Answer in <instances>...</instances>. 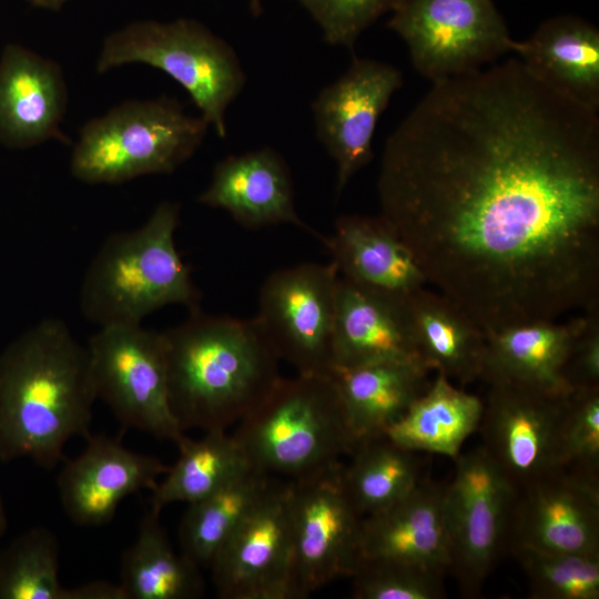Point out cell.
Segmentation results:
<instances>
[{"mask_svg": "<svg viewBox=\"0 0 599 599\" xmlns=\"http://www.w3.org/2000/svg\"><path fill=\"white\" fill-rule=\"evenodd\" d=\"M377 193L427 284L486 335L599 305V115L518 58L432 82Z\"/></svg>", "mask_w": 599, "mask_h": 599, "instance_id": "obj_1", "label": "cell"}, {"mask_svg": "<svg viewBox=\"0 0 599 599\" xmlns=\"http://www.w3.org/2000/svg\"><path fill=\"white\" fill-rule=\"evenodd\" d=\"M95 399L88 347L58 318L29 327L0 353V461L54 468L91 434Z\"/></svg>", "mask_w": 599, "mask_h": 599, "instance_id": "obj_2", "label": "cell"}, {"mask_svg": "<svg viewBox=\"0 0 599 599\" xmlns=\"http://www.w3.org/2000/svg\"><path fill=\"white\" fill-rule=\"evenodd\" d=\"M164 335L170 405L184 433L227 430L281 377L280 358L255 317L197 308Z\"/></svg>", "mask_w": 599, "mask_h": 599, "instance_id": "obj_3", "label": "cell"}, {"mask_svg": "<svg viewBox=\"0 0 599 599\" xmlns=\"http://www.w3.org/2000/svg\"><path fill=\"white\" fill-rule=\"evenodd\" d=\"M180 209L163 201L138 229L109 236L80 288L84 317L99 326L141 324L169 305L199 308L200 292L175 244Z\"/></svg>", "mask_w": 599, "mask_h": 599, "instance_id": "obj_4", "label": "cell"}, {"mask_svg": "<svg viewBox=\"0 0 599 599\" xmlns=\"http://www.w3.org/2000/svg\"><path fill=\"white\" fill-rule=\"evenodd\" d=\"M232 433L252 468L296 479L342 457L357 445L332 375L280 377Z\"/></svg>", "mask_w": 599, "mask_h": 599, "instance_id": "obj_5", "label": "cell"}, {"mask_svg": "<svg viewBox=\"0 0 599 599\" xmlns=\"http://www.w3.org/2000/svg\"><path fill=\"white\" fill-rule=\"evenodd\" d=\"M209 128L174 98L126 101L83 125L70 170L91 184L170 174L193 156Z\"/></svg>", "mask_w": 599, "mask_h": 599, "instance_id": "obj_6", "label": "cell"}, {"mask_svg": "<svg viewBox=\"0 0 599 599\" xmlns=\"http://www.w3.org/2000/svg\"><path fill=\"white\" fill-rule=\"evenodd\" d=\"M130 63H143L171 77L215 133L226 136V111L243 91L246 74L225 40L191 19L133 22L104 39L97 71Z\"/></svg>", "mask_w": 599, "mask_h": 599, "instance_id": "obj_7", "label": "cell"}, {"mask_svg": "<svg viewBox=\"0 0 599 599\" xmlns=\"http://www.w3.org/2000/svg\"><path fill=\"white\" fill-rule=\"evenodd\" d=\"M87 347L97 397L124 427L176 446L186 437L170 405L164 332L141 324L105 325Z\"/></svg>", "mask_w": 599, "mask_h": 599, "instance_id": "obj_8", "label": "cell"}, {"mask_svg": "<svg viewBox=\"0 0 599 599\" xmlns=\"http://www.w3.org/2000/svg\"><path fill=\"white\" fill-rule=\"evenodd\" d=\"M387 28L432 82L480 70L517 44L494 0H402Z\"/></svg>", "mask_w": 599, "mask_h": 599, "instance_id": "obj_9", "label": "cell"}, {"mask_svg": "<svg viewBox=\"0 0 599 599\" xmlns=\"http://www.w3.org/2000/svg\"><path fill=\"white\" fill-rule=\"evenodd\" d=\"M343 464L290 479L294 599L351 578L359 561L363 516L345 490Z\"/></svg>", "mask_w": 599, "mask_h": 599, "instance_id": "obj_10", "label": "cell"}, {"mask_svg": "<svg viewBox=\"0 0 599 599\" xmlns=\"http://www.w3.org/2000/svg\"><path fill=\"white\" fill-rule=\"evenodd\" d=\"M339 274L335 264L301 263L263 282L255 316L277 357L297 374L333 373V336Z\"/></svg>", "mask_w": 599, "mask_h": 599, "instance_id": "obj_11", "label": "cell"}, {"mask_svg": "<svg viewBox=\"0 0 599 599\" xmlns=\"http://www.w3.org/2000/svg\"><path fill=\"white\" fill-rule=\"evenodd\" d=\"M446 486L449 572L464 595L479 593L507 545L517 489L483 446L459 454Z\"/></svg>", "mask_w": 599, "mask_h": 599, "instance_id": "obj_12", "label": "cell"}, {"mask_svg": "<svg viewBox=\"0 0 599 599\" xmlns=\"http://www.w3.org/2000/svg\"><path fill=\"white\" fill-rule=\"evenodd\" d=\"M478 430L483 448L515 488L559 468L560 434L569 394L491 382Z\"/></svg>", "mask_w": 599, "mask_h": 599, "instance_id": "obj_13", "label": "cell"}, {"mask_svg": "<svg viewBox=\"0 0 599 599\" xmlns=\"http://www.w3.org/2000/svg\"><path fill=\"white\" fill-rule=\"evenodd\" d=\"M291 480L274 477L210 565L222 599H294Z\"/></svg>", "mask_w": 599, "mask_h": 599, "instance_id": "obj_14", "label": "cell"}, {"mask_svg": "<svg viewBox=\"0 0 599 599\" xmlns=\"http://www.w3.org/2000/svg\"><path fill=\"white\" fill-rule=\"evenodd\" d=\"M402 85L403 73L396 67L354 57L348 69L314 99L316 136L336 163L337 194L372 161L377 122Z\"/></svg>", "mask_w": 599, "mask_h": 599, "instance_id": "obj_15", "label": "cell"}, {"mask_svg": "<svg viewBox=\"0 0 599 599\" xmlns=\"http://www.w3.org/2000/svg\"><path fill=\"white\" fill-rule=\"evenodd\" d=\"M507 545L599 556V479L559 468L519 488Z\"/></svg>", "mask_w": 599, "mask_h": 599, "instance_id": "obj_16", "label": "cell"}, {"mask_svg": "<svg viewBox=\"0 0 599 599\" xmlns=\"http://www.w3.org/2000/svg\"><path fill=\"white\" fill-rule=\"evenodd\" d=\"M84 439V449L64 463L57 481L61 506L78 526L106 525L126 497L152 490L169 469L154 456L128 449L119 436Z\"/></svg>", "mask_w": 599, "mask_h": 599, "instance_id": "obj_17", "label": "cell"}, {"mask_svg": "<svg viewBox=\"0 0 599 599\" xmlns=\"http://www.w3.org/2000/svg\"><path fill=\"white\" fill-rule=\"evenodd\" d=\"M446 486L423 478L393 506L363 517L359 560L417 565L449 572L450 537Z\"/></svg>", "mask_w": 599, "mask_h": 599, "instance_id": "obj_18", "label": "cell"}, {"mask_svg": "<svg viewBox=\"0 0 599 599\" xmlns=\"http://www.w3.org/2000/svg\"><path fill=\"white\" fill-rule=\"evenodd\" d=\"M68 102L61 68L24 47L8 44L0 57V143L27 149L51 139L65 141L60 130Z\"/></svg>", "mask_w": 599, "mask_h": 599, "instance_id": "obj_19", "label": "cell"}, {"mask_svg": "<svg viewBox=\"0 0 599 599\" xmlns=\"http://www.w3.org/2000/svg\"><path fill=\"white\" fill-rule=\"evenodd\" d=\"M199 202L224 210L248 230L293 224L321 237L298 215L288 165L270 146L229 155L216 163Z\"/></svg>", "mask_w": 599, "mask_h": 599, "instance_id": "obj_20", "label": "cell"}, {"mask_svg": "<svg viewBox=\"0 0 599 599\" xmlns=\"http://www.w3.org/2000/svg\"><path fill=\"white\" fill-rule=\"evenodd\" d=\"M319 238L339 276L361 287L405 301L427 285L412 251L382 215H342L333 233Z\"/></svg>", "mask_w": 599, "mask_h": 599, "instance_id": "obj_21", "label": "cell"}, {"mask_svg": "<svg viewBox=\"0 0 599 599\" xmlns=\"http://www.w3.org/2000/svg\"><path fill=\"white\" fill-rule=\"evenodd\" d=\"M405 303L406 300L384 296L339 276L333 372L379 362L420 361L409 331Z\"/></svg>", "mask_w": 599, "mask_h": 599, "instance_id": "obj_22", "label": "cell"}, {"mask_svg": "<svg viewBox=\"0 0 599 599\" xmlns=\"http://www.w3.org/2000/svg\"><path fill=\"white\" fill-rule=\"evenodd\" d=\"M514 53L540 81L565 97L599 111V30L572 14L550 18Z\"/></svg>", "mask_w": 599, "mask_h": 599, "instance_id": "obj_23", "label": "cell"}, {"mask_svg": "<svg viewBox=\"0 0 599 599\" xmlns=\"http://www.w3.org/2000/svg\"><path fill=\"white\" fill-rule=\"evenodd\" d=\"M585 315L566 322L536 321L486 335L480 379L507 382L569 394L562 370Z\"/></svg>", "mask_w": 599, "mask_h": 599, "instance_id": "obj_24", "label": "cell"}, {"mask_svg": "<svg viewBox=\"0 0 599 599\" xmlns=\"http://www.w3.org/2000/svg\"><path fill=\"white\" fill-rule=\"evenodd\" d=\"M417 354L432 372L463 385L481 378L486 333L438 291L420 288L405 303Z\"/></svg>", "mask_w": 599, "mask_h": 599, "instance_id": "obj_25", "label": "cell"}, {"mask_svg": "<svg viewBox=\"0 0 599 599\" xmlns=\"http://www.w3.org/2000/svg\"><path fill=\"white\" fill-rule=\"evenodd\" d=\"M430 372L420 361L335 369L332 376L357 444L383 436L428 388Z\"/></svg>", "mask_w": 599, "mask_h": 599, "instance_id": "obj_26", "label": "cell"}, {"mask_svg": "<svg viewBox=\"0 0 599 599\" xmlns=\"http://www.w3.org/2000/svg\"><path fill=\"white\" fill-rule=\"evenodd\" d=\"M483 410V399L436 373L428 388L384 435L405 449L455 459L478 430Z\"/></svg>", "mask_w": 599, "mask_h": 599, "instance_id": "obj_27", "label": "cell"}, {"mask_svg": "<svg viewBox=\"0 0 599 599\" xmlns=\"http://www.w3.org/2000/svg\"><path fill=\"white\" fill-rule=\"evenodd\" d=\"M151 508L142 517L134 541L121 557L120 585L126 599H195L205 592L202 568L176 552Z\"/></svg>", "mask_w": 599, "mask_h": 599, "instance_id": "obj_28", "label": "cell"}, {"mask_svg": "<svg viewBox=\"0 0 599 599\" xmlns=\"http://www.w3.org/2000/svg\"><path fill=\"white\" fill-rule=\"evenodd\" d=\"M177 448L175 464L151 490L150 508L159 512L171 504L201 500L252 469L227 430L204 432L200 439L185 437Z\"/></svg>", "mask_w": 599, "mask_h": 599, "instance_id": "obj_29", "label": "cell"}, {"mask_svg": "<svg viewBox=\"0 0 599 599\" xmlns=\"http://www.w3.org/2000/svg\"><path fill=\"white\" fill-rule=\"evenodd\" d=\"M343 464L345 490L363 516L379 512L408 496L423 479L417 453L385 435L359 441Z\"/></svg>", "mask_w": 599, "mask_h": 599, "instance_id": "obj_30", "label": "cell"}, {"mask_svg": "<svg viewBox=\"0 0 599 599\" xmlns=\"http://www.w3.org/2000/svg\"><path fill=\"white\" fill-rule=\"evenodd\" d=\"M273 478L252 468L217 491L189 504L179 527L180 551L202 569L209 568Z\"/></svg>", "mask_w": 599, "mask_h": 599, "instance_id": "obj_31", "label": "cell"}, {"mask_svg": "<svg viewBox=\"0 0 599 599\" xmlns=\"http://www.w3.org/2000/svg\"><path fill=\"white\" fill-rule=\"evenodd\" d=\"M60 545L45 527H32L0 548V599H65L59 577Z\"/></svg>", "mask_w": 599, "mask_h": 599, "instance_id": "obj_32", "label": "cell"}, {"mask_svg": "<svg viewBox=\"0 0 599 599\" xmlns=\"http://www.w3.org/2000/svg\"><path fill=\"white\" fill-rule=\"evenodd\" d=\"M534 599H598L599 556L511 547Z\"/></svg>", "mask_w": 599, "mask_h": 599, "instance_id": "obj_33", "label": "cell"}, {"mask_svg": "<svg viewBox=\"0 0 599 599\" xmlns=\"http://www.w3.org/2000/svg\"><path fill=\"white\" fill-rule=\"evenodd\" d=\"M446 573L383 560H359L351 576L356 599H440L446 596Z\"/></svg>", "mask_w": 599, "mask_h": 599, "instance_id": "obj_34", "label": "cell"}, {"mask_svg": "<svg viewBox=\"0 0 599 599\" xmlns=\"http://www.w3.org/2000/svg\"><path fill=\"white\" fill-rule=\"evenodd\" d=\"M564 468L599 479V386L570 393L560 434Z\"/></svg>", "mask_w": 599, "mask_h": 599, "instance_id": "obj_35", "label": "cell"}, {"mask_svg": "<svg viewBox=\"0 0 599 599\" xmlns=\"http://www.w3.org/2000/svg\"><path fill=\"white\" fill-rule=\"evenodd\" d=\"M319 27L331 45L353 50L359 35L402 0H294Z\"/></svg>", "mask_w": 599, "mask_h": 599, "instance_id": "obj_36", "label": "cell"}, {"mask_svg": "<svg viewBox=\"0 0 599 599\" xmlns=\"http://www.w3.org/2000/svg\"><path fill=\"white\" fill-rule=\"evenodd\" d=\"M562 377L571 389L599 386V306L585 313V323L573 339Z\"/></svg>", "mask_w": 599, "mask_h": 599, "instance_id": "obj_37", "label": "cell"}, {"mask_svg": "<svg viewBox=\"0 0 599 599\" xmlns=\"http://www.w3.org/2000/svg\"><path fill=\"white\" fill-rule=\"evenodd\" d=\"M65 599H126L120 583L91 581L67 588Z\"/></svg>", "mask_w": 599, "mask_h": 599, "instance_id": "obj_38", "label": "cell"}, {"mask_svg": "<svg viewBox=\"0 0 599 599\" xmlns=\"http://www.w3.org/2000/svg\"><path fill=\"white\" fill-rule=\"evenodd\" d=\"M31 6L49 9V10H59L68 0H27Z\"/></svg>", "mask_w": 599, "mask_h": 599, "instance_id": "obj_39", "label": "cell"}, {"mask_svg": "<svg viewBox=\"0 0 599 599\" xmlns=\"http://www.w3.org/2000/svg\"><path fill=\"white\" fill-rule=\"evenodd\" d=\"M7 527H8L7 511H6L3 497L0 493V539L6 534Z\"/></svg>", "mask_w": 599, "mask_h": 599, "instance_id": "obj_40", "label": "cell"}, {"mask_svg": "<svg viewBox=\"0 0 599 599\" xmlns=\"http://www.w3.org/2000/svg\"><path fill=\"white\" fill-rule=\"evenodd\" d=\"M250 10L254 17H258L263 12L261 0H250Z\"/></svg>", "mask_w": 599, "mask_h": 599, "instance_id": "obj_41", "label": "cell"}]
</instances>
